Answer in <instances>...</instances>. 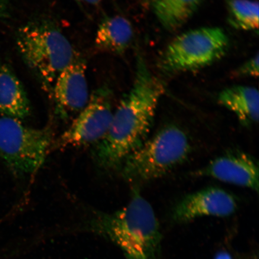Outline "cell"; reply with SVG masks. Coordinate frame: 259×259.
Segmentation results:
<instances>
[{"mask_svg": "<svg viewBox=\"0 0 259 259\" xmlns=\"http://www.w3.org/2000/svg\"><path fill=\"white\" fill-rule=\"evenodd\" d=\"M139 3L145 8L150 7L152 6L153 7L154 3L156 0H138Z\"/></svg>", "mask_w": 259, "mask_h": 259, "instance_id": "cell-18", "label": "cell"}, {"mask_svg": "<svg viewBox=\"0 0 259 259\" xmlns=\"http://www.w3.org/2000/svg\"><path fill=\"white\" fill-rule=\"evenodd\" d=\"M16 45L26 66L48 92L76 56L63 32L46 19H34L21 26L16 32Z\"/></svg>", "mask_w": 259, "mask_h": 259, "instance_id": "cell-3", "label": "cell"}, {"mask_svg": "<svg viewBox=\"0 0 259 259\" xmlns=\"http://www.w3.org/2000/svg\"><path fill=\"white\" fill-rule=\"evenodd\" d=\"M214 259H232L231 255L226 252H220L216 255Z\"/></svg>", "mask_w": 259, "mask_h": 259, "instance_id": "cell-19", "label": "cell"}, {"mask_svg": "<svg viewBox=\"0 0 259 259\" xmlns=\"http://www.w3.org/2000/svg\"><path fill=\"white\" fill-rule=\"evenodd\" d=\"M30 113V100L21 81L8 64H0V113L21 121Z\"/></svg>", "mask_w": 259, "mask_h": 259, "instance_id": "cell-11", "label": "cell"}, {"mask_svg": "<svg viewBox=\"0 0 259 259\" xmlns=\"http://www.w3.org/2000/svg\"><path fill=\"white\" fill-rule=\"evenodd\" d=\"M49 127L32 128L19 119L0 118V158L14 176H30L44 163L53 142Z\"/></svg>", "mask_w": 259, "mask_h": 259, "instance_id": "cell-5", "label": "cell"}, {"mask_svg": "<svg viewBox=\"0 0 259 259\" xmlns=\"http://www.w3.org/2000/svg\"><path fill=\"white\" fill-rule=\"evenodd\" d=\"M92 231L117 245L126 259H160L162 235L151 204L134 189L127 205L112 213L96 212Z\"/></svg>", "mask_w": 259, "mask_h": 259, "instance_id": "cell-2", "label": "cell"}, {"mask_svg": "<svg viewBox=\"0 0 259 259\" xmlns=\"http://www.w3.org/2000/svg\"><path fill=\"white\" fill-rule=\"evenodd\" d=\"M230 25L238 30H258L259 6L254 0H225Z\"/></svg>", "mask_w": 259, "mask_h": 259, "instance_id": "cell-15", "label": "cell"}, {"mask_svg": "<svg viewBox=\"0 0 259 259\" xmlns=\"http://www.w3.org/2000/svg\"><path fill=\"white\" fill-rule=\"evenodd\" d=\"M86 65L76 56L58 75L53 87L55 112L58 117L69 118L85 108L90 99Z\"/></svg>", "mask_w": 259, "mask_h": 259, "instance_id": "cell-9", "label": "cell"}, {"mask_svg": "<svg viewBox=\"0 0 259 259\" xmlns=\"http://www.w3.org/2000/svg\"><path fill=\"white\" fill-rule=\"evenodd\" d=\"M258 54L255 55L240 67L236 69L234 73L235 77H257L258 76L259 65Z\"/></svg>", "mask_w": 259, "mask_h": 259, "instance_id": "cell-16", "label": "cell"}, {"mask_svg": "<svg viewBox=\"0 0 259 259\" xmlns=\"http://www.w3.org/2000/svg\"><path fill=\"white\" fill-rule=\"evenodd\" d=\"M195 174L258 192L257 161L244 152L232 151L220 155L197 170Z\"/></svg>", "mask_w": 259, "mask_h": 259, "instance_id": "cell-10", "label": "cell"}, {"mask_svg": "<svg viewBox=\"0 0 259 259\" xmlns=\"http://www.w3.org/2000/svg\"><path fill=\"white\" fill-rule=\"evenodd\" d=\"M134 37V29L127 18L120 15L107 16L97 29L95 45L100 50L124 54Z\"/></svg>", "mask_w": 259, "mask_h": 259, "instance_id": "cell-13", "label": "cell"}, {"mask_svg": "<svg viewBox=\"0 0 259 259\" xmlns=\"http://www.w3.org/2000/svg\"><path fill=\"white\" fill-rule=\"evenodd\" d=\"M218 102L234 113L245 127H251L258 122L259 95L254 87L238 85L226 89L220 93Z\"/></svg>", "mask_w": 259, "mask_h": 259, "instance_id": "cell-12", "label": "cell"}, {"mask_svg": "<svg viewBox=\"0 0 259 259\" xmlns=\"http://www.w3.org/2000/svg\"><path fill=\"white\" fill-rule=\"evenodd\" d=\"M111 96V90L106 86L94 92L85 108L61 136V147L98 143L108 132L113 118Z\"/></svg>", "mask_w": 259, "mask_h": 259, "instance_id": "cell-7", "label": "cell"}, {"mask_svg": "<svg viewBox=\"0 0 259 259\" xmlns=\"http://www.w3.org/2000/svg\"><path fill=\"white\" fill-rule=\"evenodd\" d=\"M229 46L223 29L205 27L184 32L170 42L162 54L159 67L164 72L193 71L216 62Z\"/></svg>", "mask_w": 259, "mask_h": 259, "instance_id": "cell-6", "label": "cell"}, {"mask_svg": "<svg viewBox=\"0 0 259 259\" xmlns=\"http://www.w3.org/2000/svg\"><path fill=\"white\" fill-rule=\"evenodd\" d=\"M13 0H0V19L10 18L11 14Z\"/></svg>", "mask_w": 259, "mask_h": 259, "instance_id": "cell-17", "label": "cell"}, {"mask_svg": "<svg viewBox=\"0 0 259 259\" xmlns=\"http://www.w3.org/2000/svg\"><path fill=\"white\" fill-rule=\"evenodd\" d=\"M203 0H156L153 6L155 16L168 31H176L189 20Z\"/></svg>", "mask_w": 259, "mask_h": 259, "instance_id": "cell-14", "label": "cell"}, {"mask_svg": "<svg viewBox=\"0 0 259 259\" xmlns=\"http://www.w3.org/2000/svg\"><path fill=\"white\" fill-rule=\"evenodd\" d=\"M238 207L232 194L210 187L184 196L174 206L171 219L177 223H185L206 216L225 218L234 213Z\"/></svg>", "mask_w": 259, "mask_h": 259, "instance_id": "cell-8", "label": "cell"}, {"mask_svg": "<svg viewBox=\"0 0 259 259\" xmlns=\"http://www.w3.org/2000/svg\"><path fill=\"white\" fill-rule=\"evenodd\" d=\"M80 1L89 3L90 5H97L99 4L101 0H80Z\"/></svg>", "mask_w": 259, "mask_h": 259, "instance_id": "cell-20", "label": "cell"}, {"mask_svg": "<svg viewBox=\"0 0 259 259\" xmlns=\"http://www.w3.org/2000/svg\"><path fill=\"white\" fill-rule=\"evenodd\" d=\"M164 92L163 83L154 76L139 54L134 84L113 112L105 137L94 149V158L99 167L107 170L119 169L147 140Z\"/></svg>", "mask_w": 259, "mask_h": 259, "instance_id": "cell-1", "label": "cell"}, {"mask_svg": "<svg viewBox=\"0 0 259 259\" xmlns=\"http://www.w3.org/2000/svg\"><path fill=\"white\" fill-rule=\"evenodd\" d=\"M191 150L186 133L177 125L168 124L130 155L119 169L128 183H147L163 177L184 163Z\"/></svg>", "mask_w": 259, "mask_h": 259, "instance_id": "cell-4", "label": "cell"}]
</instances>
